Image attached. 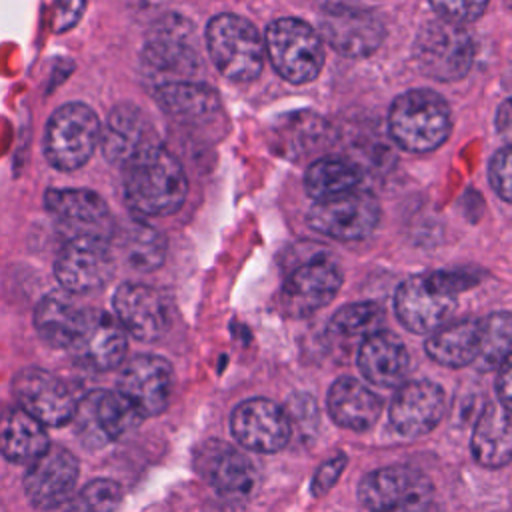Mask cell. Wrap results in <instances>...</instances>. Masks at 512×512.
I'll list each match as a JSON object with an SVG mask.
<instances>
[{"instance_id": "cell-11", "label": "cell", "mask_w": 512, "mask_h": 512, "mask_svg": "<svg viewBox=\"0 0 512 512\" xmlns=\"http://www.w3.org/2000/svg\"><path fill=\"white\" fill-rule=\"evenodd\" d=\"M12 392L28 414L44 426H64L72 422L78 398L64 380L42 368H24L14 376Z\"/></svg>"}, {"instance_id": "cell-24", "label": "cell", "mask_w": 512, "mask_h": 512, "mask_svg": "<svg viewBox=\"0 0 512 512\" xmlns=\"http://www.w3.org/2000/svg\"><path fill=\"white\" fill-rule=\"evenodd\" d=\"M410 356L404 342L386 330L366 336L358 350V368L362 376L382 388L398 386L408 372Z\"/></svg>"}, {"instance_id": "cell-6", "label": "cell", "mask_w": 512, "mask_h": 512, "mask_svg": "<svg viewBox=\"0 0 512 512\" xmlns=\"http://www.w3.org/2000/svg\"><path fill=\"white\" fill-rule=\"evenodd\" d=\"M102 126L96 112L80 102L60 106L46 124L44 154L58 170L84 166L100 144Z\"/></svg>"}, {"instance_id": "cell-33", "label": "cell", "mask_w": 512, "mask_h": 512, "mask_svg": "<svg viewBox=\"0 0 512 512\" xmlns=\"http://www.w3.org/2000/svg\"><path fill=\"white\" fill-rule=\"evenodd\" d=\"M480 348L476 364L480 368H498L512 354V314L492 312L478 320Z\"/></svg>"}, {"instance_id": "cell-39", "label": "cell", "mask_w": 512, "mask_h": 512, "mask_svg": "<svg viewBox=\"0 0 512 512\" xmlns=\"http://www.w3.org/2000/svg\"><path fill=\"white\" fill-rule=\"evenodd\" d=\"M344 466H346V456L344 454H338L332 460H326L318 468V472L314 474V480H312L314 496H322L324 492H328L336 484V480L340 478Z\"/></svg>"}, {"instance_id": "cell-34", "label": "cell", "mask_w": 512, "mask_h": 512, "mask_svg": "<svg viewBox=\"0 0 512 512\" xmlns=\"http://www.w3.org/2000/svg\"><path fill=\"white\" fill-rule=\"evenodd\" d=\"M146 60L158 70H190L196 62L194 50L188 46L184 36L172 28H158V34L146 44Z\"/></svg>"}, {"instance_id": "cell-28", "label": "cell", "mask_w": 512, "mask_h": 512, "mask_svg": "<svg viewBox=\"0 0 512 512\" xmlns=\"http://www.w3.org/2000/svg\"><path fill=\"white\" fill-rule=\"evenodd\" d=\"M50 446L46 426L24 408L0 412V454L12 462H34Z\"/></svg>"}, {"instance_id": "cell-43", "label": "cell", "mask_w": 512, "mask_h": 512, "mask_svg": "<svg viewBox=\"0 0 512 512\" xmlns=\"http://www.w3.org/2000/svg\"><path fill=\"white\" fill-rule=\"evenodd\" d=\"M378 512H442L430 498H422V500H412V502H404L386 510H378Z\"/></svg>"}, {"instance_id": "cell-17", "label": "cell", "mask_w": 512, "mask_h": 512, "mask_svg": "<svg viewBox=\"0 0 512 512\" xmlns=\"http://www.w3.org/2000/svg\"><path fill=\"white\" fill-rule=\"evenodd\" d=\"M342 286L340 268L328 258H312L300 264L284 282L280 292L282 310L302 318L326 306Z\"/></svg>"}, {"instance_id": "cell-32", "label": "cell", "mask_w": 512, "mask_h": 512, "mask_svg": "<svg viewBox=\"0 0 512 512\" xmlns=\"http://www.w3.org/2000/svg\"><path fill=\"white\" fill-rule=\"evenodd\" d=\"M118 246H120L118 250L128 260V264L140 272H150L158 268L166 252V244L160 232L140 222L120 232Z\"/></svg>"}, {"instance_id": "cell-14", "label": "cell", "mask_w": 512, "mask_h": 512, "mask_svg": "<svg viewBox=\"0 0 512 512\" xmlns=\"http://www.w3.org/2000/svg\"><path fill=\"white\" fill-rule=\"evenodd\" d=\"M172 390L174 372L168 360L154 354H138L124 362L118 392L124 394L144 418L164 412L170 404Z\"/></svg>"}, {"instance_id": "cell-25", "label": "cell", "mask_w": 512, "mask_h": 512, "mask_svg": "<svg viewBox=\"0 0 512 512\" xmlns=\"http://www.w3.org/2000/svg\"><path fill=\"white\" fill-rule=\"evenodd\" d=\"M380 410V398L356 378H338L328 390V412L342 428L364 432L376 424Z\"/></svg>"}, {"instance_id": "cell-35", "label": "cell", "mask_w": 512, "mask_h": 512, "mask_svg": "<svg viewBox=\"0 0 512 512\" xmlns=\"http://www.w3.org/2000/svg\"><path fill=\"white\" fill-rule=\"evenodd\" d=\"M384 310L376 302H354L340 308L330 320V332L340 338H366L380 330Z\"/></svg>"}, {"instance_id": "cell-21", "label": "cell", "mask_w": 512, "mask_h": 512, "mask_svg": "<svg viewBox=\"0 0 512 512\" xmlns=\"http://www.w3.org/2000/svg\"><path fill=\"white\" fill-rule=\"evenodd\" d=\"M432 482L428 476L410 466H386L366 474L358 486V496L364 506L374 512L386 510L404 502L430 498Z\"/></svg>"}, {"instance_id": "cell-38", "label": "cell", "mask_w": 512, "mask_h": 512, "mask_svg": "<svg viewBox=\"0 0 512 512\" xmlns=\"http://www.w3.org/2000/svg\"><path fill=\"white\" fill-rule=\"evenodd\" d=\"M488 180L502 200L512 202V146L500 148L492 156L488 166Z\"/></svg>"}, {"instance_id": "cell-16", "label": "cell", "mask_w": 512, "mask_h": 512, "mask_svg": "<svg viewBox=\"0 0 512 512\" xmlns=\"http://www.w3.org/2000/svg\"><path fill=\"white\" fill-rule=\"evenodd\" d=\"M44 198L48 212L66 232V238L98 236L112 240V216L96 192L86 188H52Z\"/></svg>"}, {"instance_id": "cell-41", "label": "cell", "mask_w": 512, "mask_h": 512, "mask_svg": "<svg viewBox=\"0 0 512 512\" xmlns=\"http://www.w3.org/2000/svg\"><path fill=\"white\" fill-rule=\"evenodd\" d=\"M498 380H496V392L498 400L504 408L512 412V354L498 366Z\"/></svg>"}, {"instance_id": "cell-22", "label": "cell", "mask_w": 512, "mask_h": 512, "mask_svg": "<svg viewBox=\"0 0 512 512\" xmlns=\"http://www.w3.org/2000/svg\"><path fill=\"white\" fill-rule=\"evenodd\" d=\"M198 468L210 486L222 496H248L256 484L252 462L224 442H208L200 448Z\"/></svg>"}, {"instance_id": "cell-1", "label": "cell", "mask_w": 512, "mask_h": 512, "mask_svg": "<svg viewBox=\"0 0 512 512\" xmlns=\"http://www.w3.org/2000/svg\"><path fill=\"white\" fill-rule=\"evenodd\" d=\"M124 200L134 214L168 216L188 194V180L178 158L160 142L138 152L124 166Z\"/></svg>"}, {"instance_id": "cell-30", "label": "cell", "mask_w": 512, "mask_h": 512, "mask_svg": "<svg viewBox=\"0 0 512 512\" xmlns=\"http://www.w3.org/2000/svg\"><path fill=\"white\" fill-rule=\"evenodd\" d=\"M156 100L168 114L184 120L206 118L218 108V94L208 84L190 80L160 84L156 90Z\"/></svg>"}, {"instance_id": "cell-15", "label": "cell", "mask_w": 512, "mask_h": 512, "mask_svg": "<svg viewBox=\"0 0 512 512\" xmlns=\"http://www.w3.org/2000/svg\"><path fill=\"white\" fill-rule=\"evenodd\" d=\"M232 436L248 450L278 452L290 440V416L268 398H250L230 416Z\"/></svg>"}, {"instance_id": "cell-19", "label": "cell", "mask_w": 512, "mask_h": 512, "mask_svg": "<svg viewBox=\"0 0 512 512\" xmlns=\"http://www.w3.org/2000/svg\"><path fill=\"white\" fill-rule=\"evenodd\" d=\"M68 350L82 366L106 372L124 362L128 340L124 328L114 316L88 308L84 324Z\"/></svg>"}, {"instance_id": "cell-31", "label": "cell", "mask_w": 512, "mask_h": 512, "mask_svg": "<svg viewBox=\"0 0 512 512\" xmlns=\"http://www.w3.org/2000/svg\"><path fill=\"white\" fill-rule=\"evenodd\" d=\"M360 174L354 164L344 158H320L312 162L304 174L306 194L316 200H330L356 190Z\"/></svg>"}, {"instance_id": "cell-18", "label": "cell", "mask_w": 512, "mask_h": 512, "mask_svg": "<svg viewBox=\"0 0 512 512\" xmlns=\"http://www.w3.org/2000/svg\"><path fill=\"white\" fill-rule=\"evenodd\" d=\"M382 20L360 8H332L320 18V38L348 58L372 54L384 40Z\"/></svg>"}, {"instance_id": "cell-8", "label": "cell", "mask_w": 512, "mask_h": 512, "mask_svg": "<svg viewBox=\"0 0 512 512\" xmlns=\"http://www.w3.org/2000/svg\"><path fill=\"white\" fill-rule=\"evenodd\" d=\"M54 274L70 294H88L106 286L114 274L112 244L98 236L66 238L54 260Z\"/></svg>"}, {"instance_id": "cell-20", "label": "cell", "mask_w": 512, "mask_h": 512, "mask_svg": "<svg viewBox=\"0 0 512 512\" xmlns=\"http://www.w3.org/2000/svg\"><path fill=\"white\" fill-rule=\"evenodd\" d=\"M446 408L444 392L428 380L402 384L388 408L390 424L402 436H424L442 420Z\"/></svg>"}, {"instance_id": "cell-10", "label": "cell", "mask_w": 512, "mask_h": 512, "mask_svg": "<svg viewBox=\"0 0 512 512\" xmlns=\"http://www.w3.org/2000/svg\"><path fill=\"white\" fill-rule=\"evenodd\" d=\"M380 222V204L368 190H350L330 200L316 202L308 212V224L336 240H360Z\"/></svg>"}, {"instance_id": "cell-36", "label": "cell", "mask_w": 512, "mask_h": 512, "mask_svg": "<svg viewBox=\"0 0 512 512\" xmlns=\"http://www.w3.org/2000/svg\"><path fill=\"white\" fill-rule=\"evenodd\" d=\"M76 500L88 512H114L122 502V488L114 480L98 478L88 482Z\"/></svg>"}, {"instance_id": "cell-3", "label": "cell", "mask_w": 512, "mask_h": 512, "mask_svg": "<svg viewBox=\"0 0 512 512\" xmlns=\"http://www.w3.org/2000/svg\"><path fill=\"white\" fill-rule=\"evenodd\" d=\"M472 278L436 272L418 274L404 280L394 296L398 320L412 332H434L450 318L456 308V294L470 286Z\"/></svg>"}, {"instance_id": "cell-40", "label": "cell", "mask_w": 512, "mask_h": 512, "mask_svg": "<svg viewBox=\"0 0 512 512\" xmlns=\"http://www.w3.org/2000/svg\"><path fill=\"white\" fill-rule=\"evenodd\" d=\"M84 0H58L54 6V30L62 32L72 28L82 16Z\"/></svg>"}, {"instance_id": "cell-12", "label": "cell", "mask_w": 512, "mask_h": 512, "mask_svg": "<svg viewBox=\"0 0 512 512\" xmlns=\"http://www.w3.org/2000/svg\"><path fill=\"white\" fill-rule=\"evenodd\" d=\"M112 306L114 318L120 322L124 332L136 340H158L170 326L168 298L154 286L124 282L116 288Z\"/></svg>"}, {"instance_id": "cell-44", "label": "cell", "mask_w": 512, "mask_h": 512, "mask_svg": "<svg viewBox=\"0 0 512 512\" xmlns=\"http://www.w3.org/2000/svg\"><path fill=\"white\" fill-rule=\"evenodd\" d=\"M56 512H88V510L82 508L76 498H70L66 504H62L60 508H56Z\"/></svg>"}, {"instance_id": "cell-5", "label": "cell", "mask_w": 512, "mask_h": 512, "mask_svg": "<svg viewBox=\"0 0 512 512\" xmlns=\"http://www.w3.org/2000/svg\"><path fill=\"white\" fill-rule=\"evenodd\" d=\"M264 50L274 70L292 84L314 80L324 64V42L320 34L298 18H280L268 24Z\"/></svg>"}, {"instance_id": "cell-27", "label": "cell", "mask_w": 512, "mask_h": 512, "mask_svg": "<svg viewBox=\"0 0 512 512\" xmlns=\"http://www.w3.org/2000/svg\"><path fill=\"white\" fill-rule=\"evenodd\" d=\"M88 308L80 306L70 292L44 296L34 312V326L40 338L54 348H70L80 332Z\"/></svg>"}, {"instance_id": "cell-2", "label": "cell", "mask_w": 512, "mask_h": 512, "mask_svg": "<svg viewBox=\"0 0 512 512\" xmlns=\"http://www.w3.org/2000/svg\"><path fill=\"white\" fill-rule=\"evenodd\" d=\"M392 140L408 152H432L446 142L452 116L446 100L432 90H410L400 94L388 112Z\"/></svg>"}, {"instance_id": "cell-7", "label": "cell", "mask_w": 512, "mask_h": 512, "mask_svg": "<svg viewBox=\"0 0 512 512\" xmlns=\"http://www.w3.org/2000/svg\"><path fill=\"white\" fill-rule=\"evenodd\" d=\"M414 60L426 76L454 82L470 70L474 42L464 26L436 18L420 28L414 42Z\"/></svg>"}, {"instance_id": "cell-13", "label": "cell", "mask_w": 512, "mask_h": 512, "mask_svg": "<svg viewBox=\"0 0 512 512\" xmlns=\"http://www.w3.org/2000/svg\"><path fill=\"white\" fill-rule=\"evenodd\" d=\"M78 460L62 446H48L24 476V490L40 510H56L66 504L78 482Z\"/></svg>"}, {"instance_id": "cell-29", "label": "cell", "mask_w": 512, "mask_h": 512, "mask_svg": "<svg viewBox=\"0 0 512 512\" xmlns=\"http://www.w3.org/2000/svg\"><path fill=\"white\" fill-rule=\"evenodd\" d=\"M480 348V324L466 318L440 326L426 340V354L448 368H460L476 362Z\"/></svg>"}, {"instance_id": "cell-9", "label": "cell", "mask_w": 512, "mask_h": 512, "mask_svg": "<svg viewBox=\"0 0 512 512\" xmlns=\"http://www.w3.org/2000/svg\"><path fill=\"white\" fill-rule=\"evenodd\" d=\"M142 418L138 408L118 390H92L78 400L72 420L88 446H104L132 432Z\"/></svg>"}, {"instance_id": "cell-42", "label": "cell", "mask_w": 512, "mask_h": 512, "mask_svg": "<svg viewBox=\"0 0 512 512\" xmlns=\"http://www.w3.org/2000/svg\"><path fill=\"white\" fill-rule=\"evenodd\" d=\"M496 130L512 146V98L504 100L496 112Z\"/></svg>"}, {"instance_id": "cell-37", "label": "cell", "mask_w": 512, "mask_h": 512, "mask_svg": "<svg viewBox=\"0 0 512 512\" xmlns=\"http://www.w3.org/2000/svg\"><path fill=\"white\" fill-rule=\"evenodd\" d=\"M436 14L452 24H468L480 18L488 6V0H428Z\"/></svg>"}, {"instance_id": "cell-26", "label": "cell", "mask_w": 512, "mask_h": 512, "mask_svg": "<svg viewBox=\"0 0 512 512\" xmlns=\"http://www.w3.org/2000/svg\"><path fill=\"white\" fill-rule=\"evenodd\" d=\"M470 448L478 464L506 466L512 460V412L500 402L486 404L474 426Z\"/></svg>"}, {"instance_id": "cell-4", "label": "cell", "mask_w": 512, "mask_h": 512, "mask_svg": "<svg viewBox=\"0 0 512 512\" xmlns=\"http://www.w3.org/2000/svg\"><path fill=\"white\" fill-rule=\"evenodd\" d=\"M206 48L222 76L252 82L264 66V40L256 26L238 14H218L206 26Z\"/></svg>"}, {"instance_id": "cell-23", "label": "cell", "mask_w": 512, "mask_h": 512, "mask_svg": "<svg viewBox=\"0 0 512 512\" xmlns=\"http://www.w3.org/2000/svg\"><path fill=\"white\" fill-rule=\"evenodd\" d=\"M106 158L118 166L130 162L138 152L158 142L146 116L132 104L116 106L100 134Z\"/></svg>"}]
</instances>
